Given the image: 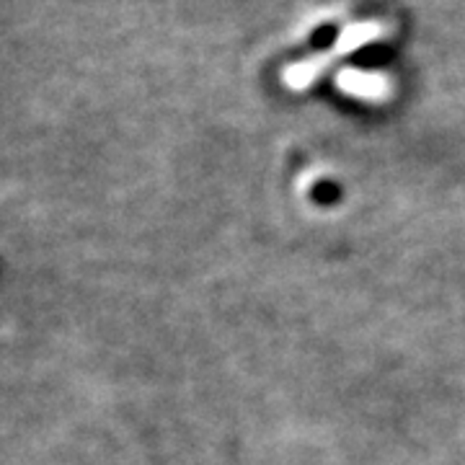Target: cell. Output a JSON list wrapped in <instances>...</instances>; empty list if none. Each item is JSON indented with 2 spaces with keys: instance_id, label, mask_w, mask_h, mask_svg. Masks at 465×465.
I'll use <instances>...</instances> for the list:
<instances>
[]
</instances>
